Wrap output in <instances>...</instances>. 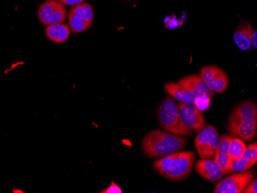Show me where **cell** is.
<instances>
[{
    "mask_svg": "<svg viewBox=\"0 0 257 193\" xmlns=\"http://www.w3.org/2000/svg\"><path fill=\"white\" fill-rule=\"evenodd\" d=\"M228 129L232 136L252 141L256 136L257 107L251 101H245L231 112Z\"/></svg>",
    "mask_w": 257,
    "mask_h": 193,
    "instance_id": "1",
    "label": "cell"
},
{
    "mask_svg": "<svg viewBox=\"0 0 257 193\" xmlns=\"http://www.w3.org/2000/svg\"><path fill=\"white\" fill-rule=\"evenodd\" d=\"M187 139L163 130H152L142 141L143 151L150 158H162L180 152Z\"/></svg>",
    "mask_w": 257,
    "mask_h": 193,
    "instance_id": "2",
    "label": "cell"
},
{
    "mask_svg": "<svg viewBox=\"0 0 257 193\" xmlns=\"http://www.w3.org/2000/svg\"><path fill=\"white\" fill-rule=\"evenodd\" d=\"M194 161L195 153L192 151L178 152L162 157L154 164V166L164 178L180 181L190 175Z\"/></svg>",
    "mask_w": 257,
    "mask_h": 193,
    "instance_id": "3",
    "label": "cell"
},
{
    "mask_svg": "<svg viewBox=\"0 0 257 193\" xmlns=\"http://www.w3.org/2000/svg\"><path fill=\"white\" fill-rule=\"evenodd\" d=\"M157 114L160 125L167 132L180 136L193 135V131L182 122L178 106L171 98L163 99L159 106Z\"/></svg>",
    "mask_w": 257,
    "mask_h": 193,
    "instance_id": "4",
    "label": "cell"
},
{
    "mask_svg": "<svg viewBox=\"0 0 257 193\" xmlns=\"http://www.w3.org/2000/svg\"><path fill=\"white\" fill-rule=\"evenodd\" d=\"M93 19V8L87 3L74 6L68 14L69 27L74 33H83L88 30L92 25Z\"/></svg>",
    "mask_w": 257,
    "mask_h": 193,
    "instance_id": "5",
    "label": "cell"
},
{
    "mask_svg": "<svg viewBox=\"0 0 257 193\" xmlns=\"http://www.w3.org/2000/svg\"><path fill=\"white\" fill-rule=\"evenodd\" d=\"M219 142V135L216 128L206 126L195 139V146L200 158H212L216 153Z\"/></svg>",
    "mask_w": 257,
    "mask_h": 193,
    "instance_id": "6",
    "label": "cell"
},
{
    "mask_svg": "<svg viewBox=\"0 0 257 193\" xmlns=\"http://www.w3.org/2000/svg\"><path fill=\"white\" fill-rule=\"evenodd\" d=\"M37 16L43 25L62 24L67 18L66 6L56 0H46L39 7Z\"/></svg>",
    "mask_w": 257,
    "mask_h": 193,
    "instance_id": "7",
    "label": "cell"
},
{
    "mask_svg": "<svg viewBox=\"0 0 257 193\" xmlns=\"http://www.w3.org/2000/svg\"><path fill=\"white\" fill-rule=\"evenodd\" d=\"M253 172H242L221 180L214 188L215 193H240L253 179Z\"/></svg>",
    "mask_w": 257,
    "mask_h": 193,
    "instance_id": "8",
    "label": "cell"
},
{
    "mask_svg": "<svg viewBox=\"0 0 257 193\" xmlns=\"http://www.w3.org/2000/svg\"><path fill=\"white\" fill-rule=\"evenodd\" d=\"M200 76L213 93H223L229 85L226 73L217 66H205L200 70Z\"/></svg>",
    "mask_w": 257,
    "mask_h": 193,
    "instance_id": "9",
    "label": "cell"
},
{
    "mask_svg": "<svg viewBox=\"0 0 257 193\" xmlns=\"http://www.w3.org/2000/svg\"><path fill=\"white\" fill-rule=\"evenodd\" d=\"M179 114L182 122L193 132H200L206 126V121L202 111L195 105L180 103Z\"/></svg>",
    "mask_w": 257,
    "mask_h": 193,
    "instance_id": "10",
    "label": "cell"
},
{
    "mask_svg": "<svg viewBox=\"0 0 257 193\" xmlns=\"http://www.w3.org/2000/svg\"><path fill=\"white\" fill-rule=\"evenodd\" d=\"M177 83L190 91L195 97L207 96L211 99L214 95V93L208 87L200 75H190L186 76L180 79Z\"/></svg>",
    "mask_w": 257,
    "mask_h": 193,
    "instance_id": "11",
    "label": "cell"
},
{
    "mask_svg": "<svg viewBox=\"0 0 257 193\" xmlns=\"http://www.w3.org/2000/svg\"><path fill=\"white\" fill-rule=\"evenodd\" d=\"M233 139L232 135H223L219 138V145L214 155V160L219 164L223 175L232 172V161L229 158V147L231 141Z\"/></svg>",
    "mask_w": 257,
    "mask_h": 193,
    "instance_id": "12",
    "label": "cell"
},
{
    "mask_svg": "<svg viewBox=\"0 0 257 193\" xmlns=\"http://www.w3.org/2000/svg\"><path fill=\"white\" fill-rule=\"evenodd\" d=\"M196 171L197 173L208 181H219L223 173L219 164L211 158H202L196 162Z\"/></svg>",
    "mask_w": 257,
    "mask_h": 193,
    "instance_id": "13",
    "label": "cell"
},
{
    "mask_svg": "<svg viewBox=\"0 0 257 193\" xmlns=\"http://www.w3.org/2000/svg\"><path fill=\"white\" fill-rule=\"evenodd\" d=\"M256 161L257 144L256 142H254L246 147V151L244 152L242 158H239L237 161H232V172H246L256 163Z\"/></svg>",
    "mask_w": 257,
    "mask_h": 193,
    "instance_id": "14",
    "label": "cell"
},
{
    "mask_svg": "<svg viewBox=\"0 0 257 193\" xmlns=\"http://www.w3.org/2000/svg\"><path fill=\"white\" fill-rule=\"evenodd\" d=\"M165 90L173 99H177L180 103L194 105L195 97L190 91L182 86L179 83H168L164 86Z\"/></svg>",
    "mask_w": 257,
    "mask_h": 193,
    "instance_id": "15",
    "label": "cell"
},
{
    "mask_svg": "<svg viewBox=\"0 0 257 193\" xmlns=\"http://www.w3.org/2000/svg\"><path fill=\"white\" fill-rule=\"evenodd\" d=\"M70 28L69 26L63 24H53L46 29V37L55 43H65L70 37Z\"/></svg>",
    "mask_w": 257,
    "mask_h": 193,
    "instance_id": "16",
    "label": "cell"
},
{
    "mask_svg": "<svg viewBox=\"0 0 257 193\" xmlns=\"http://www.w3.org/2000/svg\"><path fill=\"white\" fill-rule=\"evenodd\" d=\"M251 26L246 24L244 27H239L234 34V41L239 49L242 51H247L252 47L249 40V30Z\"/></svg>",
    "mask_w": 257,
    "mask_h": 193,
    "instance_id": "17",
    "label": "cell"
},
{
    "mask_svg": "<svg viewBox=\"0 0 257 193\" xmlns=\"http://www.w3.org/2000/svg\"><path fill=\"white\" fill-rule=\"evenodd\" d=\"M246 145L240 139H232L229 144V155L231 161H237L242 158L246 151Z\"/></svg>",
    "mask_w": 257,
    "mask_h": 193,
    "instance_id": "18",
    "label": "cell"
},
{
    "mask_svg": "<svg viewBox=\"0 0 257 193\" xmlns=\"http://www.w3.org/2000/svg\"><path fill=\"white\" fill-rule=\"evenodd\" d=\"M194 105L200 110H207L210 106V98L207 97V96L196 97Z\"/></svg>",
    "mask_w": 257,
    "mask_h": 193,
    "instance_id": "19",
    "label": "cell"
},
{
    "mask_svg": "<svg viewBox=\"0 0 257 193\" xmlns=\"http://www.w3.org/2000/svg\"><path fill=\"white\" fill-rule=\"evenodd\" d=\"M102 193H121L122 192V189L119 188V185L117 184H115V182H112L111 185H109L108 188L103 191H101Z\"/></svg>",
    "mask_w": 257,
    "mask_h": 193,
    "instance_id": "20",
    "label": "cell"
},
{
    "mask_svg": "<svg viewBox=\"0 0 257 193\" xmlns=\"http://www.w3.org/2000/svg\"><path fill=\"white\" fill-rule=\"evenodd\" d=\"M242 192L244 193H256L257 192V181L253 180L251 183L248 184L246 188H244Z\"/></svg>",
    "mask_w": 257,
    "mask_h": 193,
    "instance_id": "21",
    "label": "cell"
},
{
    "mask_svg": "<svg viewBox=\"0 0 257 193\" xmlns=\"http://www.w3.org/2000/svg\"><path fill=\"white\" fill-rule=\"evenodd\" d=\"M60 4H63L64 6H70V7H74V6L79 5V4L85 3L86 0H56Z\"/></svg>",
    "mask_w": 257,
    "mask_h": 193,
    "instance_id": "22",
    "label": "cell"
},
{
    "mask_svg": "<svg viewBox=\"0 0 257 193\" xmlns=\"http://www.w3.org/2000/svg\"><path fill=\"white\" fill-rule=\"evenodd\" d=\"M249 40H250L251 45L254 48L257 47V32L252 29L251 27L250 30H249Z\"/></svg>",
    "mask_w": 257,
    "mask_h": 193,
    "instance_id": "23",
    "label": "cell"
}]
</instances>
